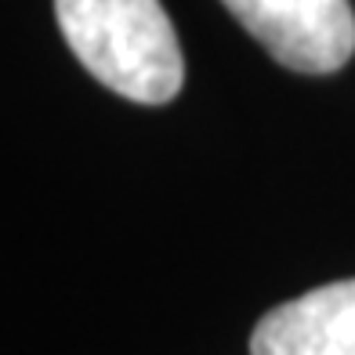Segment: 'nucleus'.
I'll return each instance as SVG.
<instances>
[{"label":"nucleus","mask_w":355,"mask_h":355,"mask_svg":"<svg viewBox=\"0 0 355 355\" xmlns=\"http://www.w3.org/2000/svg\"><path fill=\"white\" fill-rule=\"evenodd\" d=\"M73 55L109 91L164 105L182 91V44L159 0H55Z\"/></svg>","instance_id":"f257e3e1"},{"label":"nucleus","mask_w":355,"mask_h":355,"mask_svg":"<svg viewBox=\"0 0 355 355\" xmlns=\"http://www.w3.org/2000/svg\"><path fill=\"white\" fill-rule=\"evenodd\" d=\"M232 19L294 73H334L355 51L348 0H221Z\"/></svg>","instance_id":"f03ea898"},{"label":"nucleus","mask_w":355,"mask_h":355,"mask_svg":"<svg viewBox=\"0 0 355 355\" xmlns=\"http://www.w3.org/2000/svg\"><path fill=\"white\" fill-rule=\"evenodd\" d=\"M250 355H355V279L327 283L261 315Z\"/></svg>","instance_id":"7ed1b4c3"}]
</instances>
